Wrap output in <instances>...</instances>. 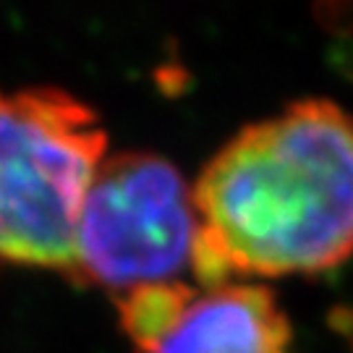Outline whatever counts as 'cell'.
Masks as SVG:
<instances>
[{
  "label": "cell",
  "mask_w": 353,
  "mask_h": 353,
  "mask_svg": "<svg viewBox=\"0 0 353 353\" xmlns=\"http://www.w3.org/2000/svg\"><path fill=\"white\" fill-rule=\"evenodd\" d=\"M105 147L97 113L63 89L0 92V259L68 278Z\"/></svg>",
  "instance_id": "7a4b0ae2"
},
{
  "label": "cell",
  "mask_w": 353,
  "mask_h": 353,
  "mask_svg": "<svg viewBox=\"0 0 353 353\" xmlns=\"http://www.w3.org/2000/svg\"><path fill=\"white\" fill-rule=\"evenodd\" d=\"M202 233L194 189L150 152L105 157L87 191L68 278L123 296L189 270Z\"/></svg>",
  "instance_id": "3957f363"
},
{
  "label": "cell",
  "mask_w": 353,
  "mask_h": 353,
  "mask_svg": "<svg viewBox=\"0 0 353 353\" xmlns=\"http://www.w3.org/2000/svg\"><path fill=\"white\" fill-rule=\"evenodd\" d=\"M290 322L275 293L225 283L196 293L160 343L141 353H288Z\"/></svg>",
  "instance_id": "277c9868"
},
{
  "label": "cell",
  "mask_w": 353,
  "mask_h": 353,
  "mask_svg": "<svg viewBox=\"0 0 353 353\" xmlns=\"http://www.w3.org/2000/svg\"><path fill=\"white\" fill-rule=\"evenodd\" d=\"M194 204L191 270L207 288L338 267L353 254V115L301 100L241 128L204 165Z\"/></svg>",
  "instance_id": "6da1fadb"
},
{
  "label": "cell",
  "mask_w": 353,
  "mask_h": 353,
  "mask_svg": "<svg viewBox=\"0 0 353 353\" xmlns=\"http://www.w3.org/2000/svg\"><path fill=\"white\" fill-rule=\"evenodd\" d=\"M196 296V290L189 288L181 280L170 283H150L118 296V316L121 327L126 332L137 351H147L154 343H160L170 332V327L183 314V309Z\"/></svg>",
  "instance_id": "5b68a950"
}]
</instances>
